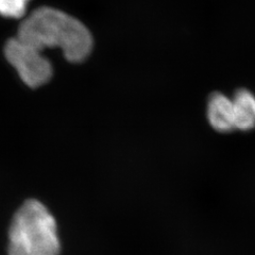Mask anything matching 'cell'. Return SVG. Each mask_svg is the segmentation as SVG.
I'll list each match as a JSON object with an SVG mask.
<instances>
[{"label": "cell", "mask_w": 255, "mask_h": 255, "mask_svg": "<svg viewBox=\"0 0 255 255\" xmlns=\"http://www.w3.org/2000/svg\"><path fill=\"white\" fill-rule=\"evenodd\" d=\"M30 0H0V15L6 18H21Z\"/></svg>", "instance_id": "8992f818"}, {"label": "cell", "mask_w": 255, "mask_h": 255, "mask_svg": "<svg viewBox=\"0 0 255 255\" xmlns=\"http://www.w3.org/2000/svg\"><path fill=\"white\" fill-rule=\"evenodd\" d=\"M206 118L213 130L230 133L235 130L231 97L221 92H213L206 101Z\"/></svg>", "instance_id": "277c9868"}, {"label": "cell", "mask_w": 255, "mask_h": 255, "mask_svg": "<svg viewBox=\"0 0 255 255\" xmlns=\"http://www.w3.org/2000/svg\"><path fill=\"white\" fill-rule=\"evenodd\" d=\"M6 60L17 70L21 80L32 89L46 84L52 77L51 63L39 51L17 37L5 44Z\"/></svg>", "instance_id": "3957f363"}, {"label": "cell", "mask_w": 255, "mask_h": 255, "mask_svg": "<svg viewBox=\"0 0 255 255\" xmlns=\"http://www.w3.org/2000/svg\"><path fill=\"white\" fill-rule=\"evenodd\" d=\"M55 219L47 207L31 199L14 215L9 230V255H59Z\"/></svg>", "instance_id": "7a4b0ae2"}, {"label": "cell", "mask_w": 255, "mask_h": 255, "mask_svg": "<svg viewBox=\"0 0 255 255\" xmlns=\"http://www.w3.org/2000/svg\"><path fill=\"white\" fill-rule=\"evenodd\" d=\"M235 130L250 132L255 129V94L248 89H238L231 97Z\"/></svg>", "instance_id": "5b68a950"}, {"label": "cell", "mask_w": 255, "mask_h": 255, "mask_svg": "<svg viewBox=\"0 0 255 255\" xmlns=\"http://www.w3.org/2000/svg\"><path fill=\"white\" fill-rule=\"evenodd\" d=\"M18 39L39 51L60 48L69 62L84 61L92 52L93 37L81 21L53 7H39L18 29Z\"/></svg>", "instance_id": "6da1fadb"}]
</instances>
